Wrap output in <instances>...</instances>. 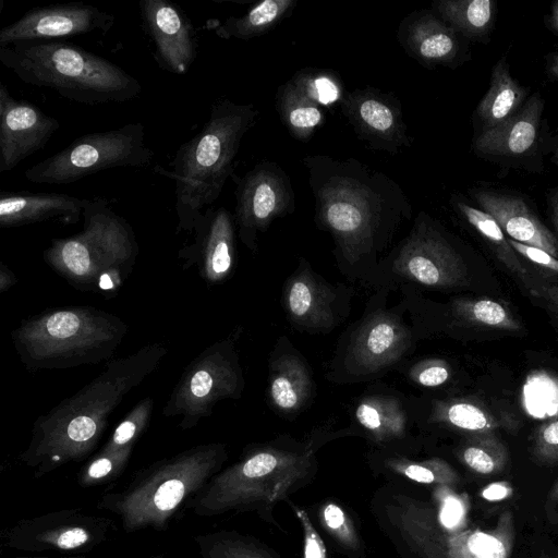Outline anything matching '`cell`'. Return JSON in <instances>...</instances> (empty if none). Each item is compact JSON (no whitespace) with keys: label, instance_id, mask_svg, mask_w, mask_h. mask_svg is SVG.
I'll return each instance as SVG.
<instances>
[{"label":"cell","instance_id":"cell-1","mask_svg":"<svg viewBox=\"0 0 558 558\" xmlns=\"http://www.w3.org/2000/svg\"><path fill=\"white\" fill-rule=\"evenodd\" d=\"M318 228L329 232L341 271L367 286L380 255L412 218L405 193L391 178L355 158L306 156Z\"/></svg>","mask_w":558,"mask_h":558},{"label":"cell","instance_id":"cell-2","mask_svg":"<svg viewBox=\"0 0 558 558\" xmlns=\"http://www.w3.org/2000/svg\"><path fill=\"white\" fill-rule=\"evenodd\" d=\"M167 353L166 345L154 342L109 361L90 383L35 420L20 461L39 478L89 458L107 428L109 416L157 369Z\"/></svg>","mask_w":558,"mask_h":558},{"label":"cell","instance_id":"cell-3","mask_svg":"<svg viewBox=\"0 0 558 558\" xmlns=\"http://www.w3.org/2000/svg\"><path fill=\"white\" fill-rule=\"evenodd\" d=\"M323 442L318 437L306 441L280 438L248 446L236 462L214 475L186 506L199 517L255 512L263 521L280 527L274 509L313 482L318 472L315 452Z\"/></svg>","mask_w":558,"mask_h":558},{"label":"cell","instance_id":"cell-4","mask_svg":"<svg viewBox=\"0 0 558 558\" xmlns=\"http://www.w3.org/2000/svg\"><path fill=\"white\" fill-rule=\"evenodd\" d=\"M372 514L401 558H510L514 545L510 511L492 529H453L439 520L433 500L402 484L387 487Z\"/></svg>","mask_w":558,"mask_h":558},{"label":"cell","instance_id":"cell-5","mask_svg":"<svg viewBox=\"0 0 558 558\" xmlns=\"http://www.w3.org/2000/svg\"><path fill=\"white\" fill-rule=\"evenodd\" d=\"M257 116L252 104L216 100L202 130L175 151L169 165L172 169L159 165L154 168L174 182L177 233L192 232L198 217L218 199L233 174L242 140Z\"/></svg>","mask_w":558,"mask_h":558},{"label":"cell","instance_id":"cell-6","mask_svg":"<svg viewBox=\"0 0 558 558\" xmlns=\"http://www.w3.org/2000/svg\"><path fill=\"white\" fill-rule=\"evenodd\" d=\"M227 460L225 444L196 445L140 470L123 489L104 494L96 507L116 514L126 533L165 532Z\"/></svg>","mask_w":558,"mask_h":558},{"label":"cell","instance_id":"cell-7","mask_svg":"<svg viewBox=\"0 0 558 558\" xmlns=\"http://www.w3.org/2000/svg\"><path fill=\"white\" fill-rule=\"evenodd\" d=\"M0 62L22 82L49 88L68 100L105 105L132 100L140 81L112 61L59 40L20 41L0 47Z\"/></svg>","mask_w":558,"mask_h":558},{"label":"cell","instance_id":"cell-8","mask_svg":"<svg viewBox=\"0 0 558 558\" xmlns=\"http://www.w3.org/2000/svg\"><path fill=\"white\" fill-rule=\"evenodd\" d=\"M82 219L78 233L52 239L44 260L74 289L111 299L136 263L140 246L134 230L102 197L89 199Z\"/></svg>","mask_w":558,"mask_h":558},{"label":"cell","instance_id":"cell-9","mask_svg":"<svg viewBox=\"0 0 558 558\" xmlns=\"http://www.w3.org/2000/svg\"><path fill=\"white\" fill-rule=\"evenodd\" d=\"M128 330V325L109 312L68 306L23 319L11 339L27 371L68 369L109 361Z\"/></svg>","mask_w":558,"mask_h":558},{"label":"cell","instance_id":"cell-10","mask_svg":"<svg viewBox=\"0 0 558 558\" xmlns=\"http://www.w3.org/2000/svg\"><path fill=\"white\" fill-rule=\"evenodd\" d=\"M389 290L378 289L364 314L344 332L326 375L339 384L376 378L402 362L418 341L400 302L387 306Z\"/></svg>","mask_w":558,"mask_h":558},{"label":"cell","instance_id":"cell-11","mask_svg":"<svg viewBox=\"0 0 558 558\" xmlns=\"http://www.w3.org/2000/svg\"><path fill=\"white\" fill-rule=\"evenodd\" d=\"M469 269L446 230L421 211L408 234L378 265L369 287L451 290L469 284Z\"/></svg>","mask_w":558,"mask_h":558},{"label":"cell","instance_id":"cell-12","mask_svg":"<svg viewBox=\"0 0 558 558\" xmlns=\"http://www.w3.org/2000/svg\"><path fill=\"white\" fill-rule=\"evenodd\" d=\"M154 155L145 144L144 125L130 122L75 138L63 149L25 170L24 177L38 184H71L104 170L147 166Z\"/></svg>","mask_w":558,"mask_h":558},{"label":"cell","instance_id":"cell-13","mask_svg":"<svg viewBox=\"0 0 558 558\" xmlns=\"http://www.w3.org/2000/svg\"><path fill=\"white\" fill-rule=\"evenodd\" d=\"M238 337L232 332L214 342L184 368L162 409L163 416L177 417L181 429H191L210 416L219 401L242 396Z\"/></svg>","mask_w":558,"mask_h":558},{"label":"cell","instance_id":"cell-14","mask_svg":"<svg viewBox=\"0 0 558 558\" xmlns=\"http://www.w3.org/2000/svg\"><path fill=\"white\" fill-rule=\"evenodd\" d=\"M117 531L112 519L73 508L21 519L2 532L1 541L14 550L78 555L92 551Z\"/></svg>","mask_w":558,"mask_h":558},{"label":"cell","instance_id":"cell-15","mask_svg":"<svg viewBox=\"0 0 558 558\" xmlns=\"http://www.w3.org/2000/svg\"><path fill=\"white\" fill-rule=\"evenodd\" d=\"M236 183L234 222L241 242L253 253L257 236L269 225L294 208V196L288 175L276 163L256 165L242 178L231 175Z\"/></svg>","mask_w":558,"mask_h":558},{"label":"cell","instance_id":"cell-16","mask_svg":"<svg viewBox=\"0 0 558 558\" xmlns=\"http://www.w3.org/2000/svg\"><path fill=\"white\" fill-rule=\"evenodd\" d=\"M353 295L345 286H333L300 258L286 280L281 303L292 326L310 333H327L347 319Z\"/></svg>","mask_w":558,"mask_h":558},{"label":"cell","instance_id":"cell-17","mask_svg":"<svg viewBox=\"0 0 558 558\" xmlns=\"http://www.w3.org/2000/svg\"><path fill=\"white\" fill-rule=\"evenodd\" d=\"M114 22L111 13L81 1L34 7L0 29V47L20 41L107 34Z\"/></svg>","mask_w":558,"mask_h":558},{"label":"cell","instance_id":"cell-18","mask_svg":"<svg viewBox=\"0 0 558 558\" xmlns=\"http://www.w3.org/2000/svg\"><path fill=\"white\" fill-rule=\"evenodd\" d=\"M142 28L153 45L158 66L171 74H186L198 53L196 28L186 12L170 0H141Z\"/></svg>","mask_w":558,"mask_h":558},{"label":"cell","instance_id":"cell-19","mask_svg":"<svg viewBox=\"0 0 558 558\" xmlns=\"http://www.w3.org/2000/svg\"><path fill=\"white\" fill-rule=\"evenodd\" d=\"M60 122L27 100L15 99L0 82V173L44 149Z\"/></svg>","mask_w":558,"mask_h":558},{"label":"cell","instance_id":"cell-20","mask_svg":"<svg viewBox=\"0 0 558 558\" xmlns=\"http://www.w3.org/2000/svg\"><path fill=\"white\" fill-rule=\"evenodd\" d=\"M235 228L227 208L207 207L194 225V241L179 251L183 268L195 266L208 284L227 280L235 265Z\"/></svg>","mask_w":558,"mask_h":558},{"label":"cell","instance_id":"cell-21","mask_svg":"<svg viewBox=\"0 0 558 558\" xmlns=\"http://www.w3.org/2000/svg\"><path fill=\"white\" fill-rule=\"evenodd\" d=\"M341 107L356 134L372 148L397 153L409 144L400 106L392 97L367 87L348 93Z\"/></svg>","mask_w":558,"mask_h":558},{"label":"cell","instance_id":"cell-22","mask_svg":"<svg viewBox=\"0 0 558 558\" xmlns=\"http://www.w3.org/2000/svg\"><path fill=\"white\" fill-rule=\"evenodd\" d=\"M407 399L373 392L362 396L353 411L354 426L377 450L407 454L416 449ZM414 423V422H413Z\"/></svg>","mask_w":558,"mask_h":558},{"label":"cell","instance_id":"cell-23","mask_svg":"<svg viewBox=\"0 0 558 558\" xmlns=\"http://www.w3.org/2000/svg\"><path fill=\"white\" fill-rule=\"evenodd\" d=\"M544 105L538 93L530 96L509 120L478 134L473 144L475 154L496 162L523 161L538 148Z\"/></svg>","mask_w":558,"mask_h":558},{"label":"cell","instance_id":"cell-24","mask_svg":"<svg viewBox=\"0 0 558 558\" xmlns=\"http://www.w3.org/2000/svg\"><path fill=\"white\" fill-rule=\"evenodd\" d=\"M470 195L509 239L538 247L558 258V238L538 219L527 202L494 187H475Z\"/></svg>","mask_w":558,"mask_h":558},{"label":"cell","instance_id":"cell-25","mask_svg":"<svg viewBox=\"0 0 558 558\" xmlns=\"http://www.w3.org/2000/svg\"><path fill=\"white\" fill-rule=\"evenodd\" d=\"M313 391L308 364L290 341L281 337L269 360V403L280 414L292 417L310 404Z\"/></svg>","mask_w":558,"mask_h":558},{"label":"cell","instance_id":"cell-26","mask_svg":"<svg viewBox=\"0 0 558 558\" xmlns=\"http://www.w3.org/2000/svg\"><path fill=\"white\" fill-rule=\"evenodd\" d=\"M88 202V198L62 193H2L0 227L17 228L48 220L76 223L83 218Z\"/></svg>","mask_w":558,"mask_h":558},{"label":"cell","instance_id":"cell-27","mask_svg":"<svg viewBox=\"0 0 558 558\" xmlns=\"http://www.w3.org/2000/svg\"><path fill=\"white\" fill-rule=\"evenodd\" d=\"M399 40L422 63L446 64L459 52L457 32L428 12L408 16L401 24Z\"/></svg>","mask_w":558,"mask_h":558},{"label":"cell","instance_id":"cell-28","mask_svg":"<svg viewBox=\"0 0 558 558\" xmlns=\"http://www.w3.org/2000/svg\"><path fill=\"white\" fill-rule=\"evenodd\" d=\"M277 96V109L282 123L291 135L306 141L324 121L315 93L314 77L298 73L281 86Z\"/></svg>","mask_w":558,"mask_h":558},{"label":"cell","instance_id":"cell-29","mask_svg":"<svg viewBox=\"0 0 558 558\" xmlns=\"http://www.w3.org/2000/svg\"><path fill=\"white\" fill-rule=\"evenodd\" d=\"M369 465L377 472L420 485L454 488L459 473L442 458L412 459L403 453L377 450L369 456Z\"/></svg>","mask_w":558,"mask_h":558},{"label":"cell","instance_id":"cell-30","mask_svg":"<svg viewBox=\"0 0 558 558\" xmlns=\"http://www.w3.org/2000/svg\"><path fill=\"white\" fill-rule=\"evenodd\" d=\"M526 96L527 89L511 76L507 58H500L492 70L488 89L476 108L481 132L509 120L524 105Z\"/></svg>","mask_w":558,"mask_h":558},{"label":"cell","instance_id":"cell-31","mask_svg":"<svg viewBox=\"0 0 558 558\" xmlns=\"http://www.w3.org/2000/svg\"><path fill=\"white\" fill-rule=\"evenodd\" d=\"M295 0H264L242 16L209 20L206 27L222 39L248 40L272 28L295 5Z\"/></svg>","mask_w":558,"mask_h":558},{"label":"cell","instance_id":"cell-32","mask_svg":"<svg viewBox=\"0 0 558 558\" xmlns=\"http://www.w3.org/2000/svg\"><path fill=\"white\" fill-rule=\"evenodd\" d=\"M433 7L457 33L475 40L489 34L496 15V3L492 0H441Z\"/></svg>","mask_w":558,"mask_h":558},{"label":"cell","instance_id":"cell-33","mask_svg":"<svg viewBox=\"0 0 558 558\" xmlns=\"http://www.w3.org/2000/svg\"><path fill=\"white\" fill-rule=\"evenodd\" d=\"M446 310L449 325L487 327L507 331L522 328L511 311L500 302L488 298H458Z\"/></svg>","mask_w":558,"mask_h":558},{"label":"cell","instance_id":"cell-34","mask_svg":"<svg viewBox=\"0 0 558 558\" xmlns=\"http://www.w3.org/2000/svg\"><path fill=\"white\" fill-rule=\"evenodd\" d=\"M202 558H282L260 539L235 530H216L194 536Z\"/></svg>","mask_w":558,"mask_h":558},{"label":"cell","instance_id":"cell-35","mask_svg":"<svg viewBox=\"0 0 558 558\" xmlns=\"http://www.w3.org/2000/svg\"><path fill=\"white\" fill-rule=\"evenodd\" d=\"M451 203L459 215L485 240L497 258L514 275L525 278L529 274L508 242V238L496 220L484 210L452 198Z\"/></svg>","mask_w":558,"mask_h":558},{"label":"cell","instance_id":"cell-36","mask_svg":"<svg viewBox=\"0 0 558 558\" xmlns=\"http://www.w3.org/2000/svg\"><path fill=\"white\" fill-rule=\"evenodd\" d=\"M457 457L469 470L481 475H495L508 463V450L495 433L466 436Z\"/></svg>","mask_w":558,"mask_h":558},{"label":"cell","instance_id":"cell-37","mask_svg":"<svg viewBox=\"0 0 558 558\" xmlns=\"http://www.w3.org/2000/svg\"><path fill=\"white\" fill-rule=\"evenodd\" d=\"M317 518L322 529L345 555L364 557L363 539L345 508L336 501H325L318 508Z\"/></svg>","mask_w":558,"mask_h":558},{"label":"cell","instance_id":"cell-38","mask_svg":"<svg viewBox=\"0 0 558 558\" xmlns=\"http://www.w3.org/2000/svg\"><path fill=\"white\" fill-rule=\"evenodd\" d=\"M154 408L150 397L140 400L117 425L111 436L99 451L117 452L134 449L135 444L147 429Z\"/></svg>","mask_w":558,"mask_h":558},{"label":"cell","instance_id":"cell-39","mask_svg":"<svg viewBox=\"0 0 558 558\" xmlns=\"http://www.w3.org/2000/svg\"><path fill=\"white\" fill-rule=\"evenodd\" d=\"M134 449L117 452L98 451L77 473L80 486L88 488L117 480L125 470Z\"/></svg>","mask_w":558,"mask_h":558},{"label":"cell","instance_id":"cell-40","mask_svg":"<svg viewBox=\"0 0 558 558\" xmlns=\"http://www.w3.org/2000/svg\"><path fill=\"white\" fill-rule=\"evenodd\" d=\"M405 376L417 387L438 388L449 381L451 367L446 360L430 357L410 365Z\"/></svg>","mask_w":558,"mask_h":558},{"label":"cell","instance_id":"cell-41","mask_svg":"<svg viewBox=\"0 0 558 558\" xmlns=\"http://www.w3.org/2000/svg\"><path fill=\"white\" fill-rule=\"evenodd\" d=\"M532 454L542 464L558 463V418L543 424L537 429L533 439Z\"/></svg>","mask_w":558,"mask_h":558},{"label":"cell","instance_id":"cell-42","mask_svg":"<svg viewBox=\"0 0 558 558\" xmlns=\"http://www.w3.org/2000/svg\"><path fill=\"white\" fill-rule=\"evenodd\" d=\"M303 530L304 558H327V550L320 534L313 525L307 512L288 500Z\"/></svg>","mask_w":558,"mask_h":558},{"label":"cell","instance_id":"cell-43","mask_svg":"<svg viewBox=\"0 0 558 558\" xmlns=\"http://www.w3.org/2000/svg\"><path fill=\"white\" fill-rule=\"evenodd\" d=\"M515 253L542 269L558 274V258L535 246L523 244L508 238Z\"/></svg>","mask_w":558,"mask_h":558},{"label":"cell","instance_id":"cell-44","mask_svg":"<svg viewBox=\"0 0 558 558\" xmlns=\"http://www.w3.org/2000/svg\"><path fill=\"white\" fill-rule=\"evenodd\" d=\"M314 87L317 100L322 105L335 101L339 96L336 84L326 76H317L314 78Z\"/></svg>","mask_w":558,"mask_h":558},{"label":"cell","instance_id":"cell-45","mask_svg":"<svg viewBox=\"0 0 558 558\" xmlns=\"http://www.w3.org/2000/svg\"><path fill=\"white\" fill-rule=\"evenodd\" d=\"M546 203L550 220L558 238V187L549 190L546 195Z\"/></svg>","mask_w":558,"mask_h":558},{"label":"cell","instance_id":"cell-46","mask_svg":"<svg viewBox=\"0 0 558 558\" xmlns=\"http://www.w3.org/2000/svg\"><path fill=\"white\" fill-rule=\"evenodd\" d=\"M17 278L15 274L4 264L0 263V292L3 293L14 284H16Z\"/></svg>","mask_w":558,"mask_h":558},{"label":"cell","instance_id":"cell-47","mask_svg":"<svg viewBox=\"0 0 558 558\" xmlns=\"http://www.w3.org/2000/svg\"><path fill=\"white\" fill-rule=\"evenodd\" d=\"M510 493V487L505 484L496 483L487 486L483 496L489 500L502 499Z\"/></svg>","mask_w":558,"mask_h":558},{"label":"cell","instance_id":"cell-48","mask_svg":"<svg viewBox=\"0 0 558 558\" xmlns=\"http://www.w3.org/2000/svg\"><path fill=\"white\" fill-rule=\"evenodd\" d=\"M539 295L548 300L558 310V287H544L536 291Z\"/></svg>","mask_w":558,"mask_h":558},{"label":"cell","instance_id":"cell-49","mask_svg":"<svg viewBox=\"0 0 558 558\" xmlns=\"http://www.w3.org/2000/svg\"><path fill=\"white\" fill-rule=\"evenodd\" d=\"M546 72L550 80L558 81V53L551 56L547 61Z\"/></svg>","mask_w":558,"mask_h":558},{"label":"cell","instance_id":"cell-50","mask_svg":"<svg viewBox=\"0 0 558 558\" xmlns=\"http://www.w3.org/2000/svg\"><path fill=\"white\" fill-rule=\"evenodd\" d=\"M549 25L556 33H558V1H555L551 5Z\"/></svg>","mask_w":558,"mask_h":558},{"label":"cell","instance_id":"cell-51","mask_svg":"<svg viewBox=\"0 0 558 558\" xmlns=\"http://www.w3.org/2000/svg\"><path fill=\"white\" fill-rule=\"evenodd\" d=\"M551 161L558 168V135L555 137L551 146Z\"/></svg>","mask_w":558,"mask_h":558},{"label":"cell","instance_id":"cell-52","mask_svg":"<svg viewBox=\"0 0 558 558\" xmlns=\"http://www.w3.org/2000/svg\"><path fill=\"white\" fill-rule=\"evenodd\" d=\"M548 499L550 501H555V502H558V478L557 481L555 482V484L553 485L549 494H548Z\"/></svg>","mask_w":558,"mask_h":558},{"label":"cell","instance_id":"cell-53","mask_svg":"<svg viewBox=\"0 0 558 558\" xmlns=\"http://www.w3.org/2000/svg\"><path fill=\"white\" fill-rule=\"evenodd\" d=\"M21 558H87L85 555H72L65 557H21Z\"/></svg>","mask_w":558,"mask_h":558},{"label":"cell","instance_id":"cell-54","mask_svg":"<svg viewBox=\"0 0 558 558\" xmlns=\"http://www.w3.org/2000/svg\"><path fill=\"white\" fill-rule=\"evenodd\" d=\"M147 558H167V557L165 554H156V555L149 556Z\"/></svg>","mask_w":558,"mask_h":558}]
</instances>
